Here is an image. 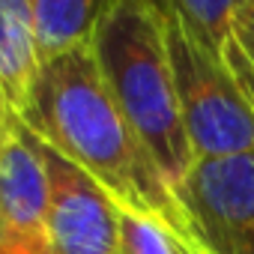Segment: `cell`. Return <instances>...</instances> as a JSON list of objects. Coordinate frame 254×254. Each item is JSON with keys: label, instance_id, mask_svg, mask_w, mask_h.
<instances>
[{"label": "cell", "instance_id": "6da1fadb", "mask_svg": "<svg viewBox=\"0 0 254 254\" xmlns=\"http://www.w3.org/2000/svg\"><path fill=\"white\" fill-rule=\"evenodd\" d=\"M21 123L120 209L156 218L189 239L177 194L114 102L93 45L42 63Z\"/></svg>", "mask_w": 254, "mask_h": 254}, {"label": "cell", "instance_id": "7a4b0ae2", "mask_svg": "<svg viewBox=\"0 0 254 254\" xmlns=\"http://www.w3.org/2000/svg\"><path fill=\"white\" fill-rule=\"evenodd\" d=\"M93 54L126 123L177 189L197 159L183 123L159 3L111 0L93 36Z\"/></svg>", "mask_w": 254, "mask_h": 254}, {"label": "cell", "instance_id": "3957f363", "mask_svg": "<svg viewBox=\"0 0 254 254\" xmlns=\"http://www.w3.org/2000/svg\"><path fill=\"white\" fill-rule=\"evenodd\" d=\"M159 12L194 159L254 153V108L227 57L194 36L174 3H159Z\"/></svg>", "mask_w": 254, "mask_h": 254}, {"label": "cell", "instance_id": "277c9868", "mask_svg": "<svg viewBox=\"0 0 254 254\" xmlns=\"http://www.w3.org/2000/svg\"><path fill=\"white\" fill-rule=\"evenodd\" d=\"M174 194L200 254H254V153L197 159Z\"/></svg>", "mask_w": 254, "mask_h": 254}, {"label": "cell", "instance_id": "5b68a950", "mask_svg": "<svg viewBox=\"0 0 254 254\" xmlns=\"http://www.w3.org/2000/svg\"><path fill=\"white\" fill-rule=\"evenodd\" d=\"M48 218L45 150L15 123L0 132V254H48Z\"/></svg>", "mask_w": 254, "mask_h": 254}, {"label": "cell", "instance_id": "8992f818", "mask_svg": "<svg viewBox=\"0 0 254 254\" xmlns=\"http://www.w3.org/2000/svg\"><path fill=\"white\" fill-rule=\"evenodd\" d=\"M42 150L51 183L48 254H120V206L84 171Z\"/></svg>", "mask_w": 254, "mask_h": 254}, {"label": "cell", "instance_id": "52a82bcc", "mask_svg": "<svg viewBox=\"0 0 254 254\" xmlns=\"http://www.w3.org/2000/svg\"><path fill=\"white\" fill-rule=\"evenodd\" d=\"M39 69L30 0H0V132L21 123Z\"/></svg>", "mask_w": 254, "mask_h": 254}, {"label": "cell", "instance_id": "ba28073f", "mask_svg": "<svg viewBox=\"0 0 254 254\" xmlns=\"http://www.w3.org/2000/svg\"><path fill=\"white\" fill-rule=\"evenodd\" d=\"M111 0H30V27L42 63L93 45Z\"/></svg>", "mask_w": 254, "mask_h": 254}, {"label": "cell", "instance_id": "9c48e42d", "mask_svg": "<svg viewBox=\"0 0 254 254\" xmlns=\"http://www.w3.org/2000/svg\"><path fill=\"white\" fill-rule=\"evenodd\" d=\"M180 18L218 54H227L236 36V15L239 3L233 0H171Z\"/></svg>", "mask_w": 254, "mask_h": 254}, {"label": "cell", "instance_id": "30bf717a", "mask_svg": "<svg viewBox=\"0 0 254 254\" xmlns=\"http://www.w3.org/2000/svg\"><path fill=\"white\" fill-rule=\"evenodd\" d=\"M177 236L156 218L120 209V254H177Z\"/></svg>", "mask_w": 254, "mask_h": 254}, {"label": "cell", "instance_id": "8fae6325", "mask_svg": "<svg viewBox=\"0 0 254 254\" xmlns=\"http://www.w3.org/2000/svg\"><path fill=\"white\" fill-rule=\"evenodd\" d=\"M230 66H233V72H236V78H239V84H242V90H245V96H248V102H251V108H254V66H248V63H233L230 60Z\"/></svg>", "mask_w": 254, "mask_h": 254}, {"label": "cell", "instance_id": "7c38bea8", "mask_svg": "<svg viewBox=\"0 0 254 254\" xmlns=\"http://www.w3.org/2000/svg\"><path fill=\"white\" fill-rule=\"evenodd\" d=\"M177 254H200V248H197L191 239H186V236H177Z\"/></svg>", "mask_w": 254, "mask_h": 254}]
</instances>
